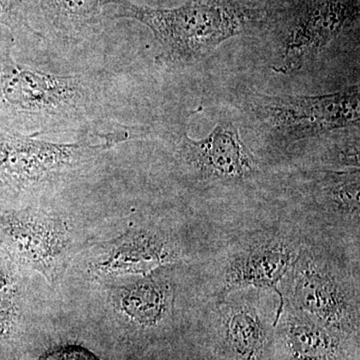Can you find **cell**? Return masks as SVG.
<instances>
[{
    "mask_svg": "<svg viewBox=\"0 0 360 360\" xmlns=\"http://www.w3.org/2000/svg\"><path fill=\"white\" fill-rule=\"evenodd\" d=\"M103 87L90 75H54L22 65L13 58V40L0 44V131L101 139L103 132L96 129L104 112Z\"/></svg>",
    "mask_w": 360,
    "mask_h": 360,
    "instance_id": "6da1fadb",
    "label": "cell"
},
{
    "mask_svg": "<svg viewBox=\"0 0 360 360\" xmlns=\"http://www.w3.org/2000/svg\"><path fill=\"white\" fill-rule=\"evenodd\" d=\"M115 18L139 21L160 45L158 58L174 68L200 63L220 44L262 20V11L233 0H191L170 9L139 6L130 0L115 4Z\"/></svg>",
    "mask_w": 360,
    "mask_h": 360,
    "instance_id": "7a4b0ae2",
    "label": "cell"
},
{
    "mask_svg": "<svg viewBox=\"0 0 360 360\" xmlns=\"http://www.w3.org/2000/svg\"><path fill=\"white\" fill-rule=\"evenodd\" d=\"M115 144L89 137L58 143L0 131V191L34 194L68 181Z\"/></svg>",
    "mask_w": 360,
    "mask_h": 360,
    "instance_id": "3957f363",
    "label": "cell"
},
{
    "mask_svg": "<svg viewBox=\"0 0 360 360\" xmlns=\"http://www.w3.org/2000/svg\"><path fill=\"white\" fill-rule=\"evenodd\" d=\"M79 245L75 226L60 213L35 206L0 208V255L51 285L61 281Z\"/></svg>",
    "mask_w": 360,
    "mask_h": 360,
    "instance_id": "277c9868",
    "label": "cell"
},
{
    "mask_svg": "<svg viewBox=\"0 0 360 360\" xmlns=\"http://www.w3.org/2000/svg\"><path fill=\"white\" fill-rule=\"evenodd\" d=\"M255 112L277 136L292 141L359 127V86L321 96H260Z\"/></svg>",
    "mask_w": 360,
    "mask_h": 360,
    "instance_id": "5b68a950",
    "label": "cell"
},
{
    "mask_svg": "<svg viewBox=\"0 0 360 360\" xmlns=\"http://www.w3.org/2000/svg\"><path fill=\"white\" fill-rule=\"evenodd\" d=\"M293 272L295 309L335 333L359 329V302L330 266L314 257L300 255Z\"/></svg>",
    "mask_w": 360,
    "mask_h": 360,
    "instance_id": "8992f818",
    "label": "cell"
},
{
    "mask_svg": "<svg viewBox=\"0 0 360 360\" xmlns=\"http://www.w3.org/2000/svg\"><path fill=\"white\" fill-rule=\"evenodd\" d=\"M179 259V251L162 232L136 227L99 245L89 270L98 278L146 276Z\"/></svg>",
    "mask_w": 360,
    "mask_h": 360,
    "instance_id": "52a82bcc",
    "label": "cell"
},
{
    "mask_svg": "<svg viewBox=\"0 0 360 360\" xmlns=\"http://www.w3.org/2000/svg\"><path fill=\"white\" fill-rule=\"evenodd\" d=\"M180 155L203 179L243 181L258 172L257 158L231 122H219L205 139L180 137Z\"/></svg>",
    "mask_w": 360,
    "mask_h": 360,
    "instance_id": "ba28073f",
    "label": "cell"
},
{
    "mask_svg": "<svg viewBox=\"0 0 360 360\" xmlns=\"http://www.w3.org/2000/svg\"><path fill=\"white\" fill-rule=\"evenodd\" d=\"M300 255L290 241L281 238H265L250 243L233 253L225 264L222 274L224 296L248 288L274 290L281 300L276 324L284 309V298L279 286L286 274L295 269Z\"/></svg>",
    "mask_w": 360,
    "mask_h": 360,
    "instance_id": "9c48e42d",
    "label": "cell"
},
{
    "mask_svg": "<svg viewBox=\"0 0 360 360\" xmlns=\"http://www.w3.org/2000/svg\"><path fill=\"white\" fill-rule=\"evenodd\" d=\"M34 6L44 27L63 44H77L101 27L103 11L120 0H25Z\"/></svg>",
    "mask_w": 360,
    "mask_h": 360,
    "instance_id": "30bf717a",
    "label": "cell"
},
{
    "mask_svg": "<svg viewBox=\"0 0 360 360\" xmlns=\"http://www.w3.org/2000/svg\"><path fill=\"white\" fill-rule=\"evenodd\" d=\"M340 2L315 7L300 21L288 39L277 73L292 75L303 68L309 58L317 54L340 32L347 15Z\"/></svg>",
    "mask_w": 360,
    "mask_h": 360,
    "instance_id": "8fae6325",
    "label": "cell"
},
{
    "mask_svg": "<svg viewBox=\"0 0 360 360\" xmlns=\"http://www.w3.org/2000/svg\"><path fill=\"white\" fill-rule=\"evenodd\" d=\"M113 298L116 309L130 322L141 328H153L169 312L174 290L167 281L146 276L116 288Z\"/></svg>",
    "mask_w": 360,
    "mask_h": 360,
    "instance_id": "7c38bea8",
    "label": "cell"
},
{
    "mask_svg": "<svg viewBox=\"0 0 360 360\" xmlns=\"http://www.w3.org/2000/svg\"><path fill=\"white\" fill-rule=\"evenodd\" d=\"M309 315L295 309L288 314L285 343L290 360H340V340Z\"/></svg>",
    "mask_w": 360,
    "mask_h": 360,
    "instance_id": "4fadbf2b",
    "label": "cell"
},
{
    "mask_svg": "<svg viewBox=\"0 0 360 360\" xmlns=\"http://www.w3.org/2000/svg\"><path fill=\"white\" fill-rule=\"evenodd\" d=\"M224 340L234 360H262L265 328L257 310L246 302L226 305L222 311Z\"/></svg>",
    "mask_w": 360,
    "mask_h": 360,
    "instance_id": "5bb4252c",
    "label": "cell"
},
{
    "mask_svg": "<svg viewBox=\"0 0 360 360\" xmlns=\"http://www.w3.org/2000/svg\"><path fill=\"white\" fill-rule=\"evenodd\" d=\"M16 269L0 255V338H11L20 321V286Z\"/></svg>",
    "mask_w": 360,
    "mask_h": 360,
    "instance_id": "9a60e30c",
    "label": "cell"
},
{
    "mask_svg": "<svg viewBox=\"0 0 360 360\" xmlns=\"http://www.w3.org/2000/svg\"><path fill=\"white\" fill-rule=\"evenodd\" d=\"M329 200L338 212L359 217V172H331L328 180Z\"/></svg>",
    "mask_w": 360,
    "mask_h": 360,
    "instance_id": "2e32d148",
    "label": "cell"
},
{
    "mask_svg": "<svg viewBox=\"0 0 360 360\" xmlns=\"http://www.w3.org/2000/svg\"><path fill=\"white\" fill-rule=\"evenodd\" d=\"M30 23L32 18L25 0H0V25L18 37L26 35L35 40L44 39Z\"/></svg>",
    "mask_w": 360,
    "mask_h": 360,
    "instance_id": "e0dca14e",
    "label": "cell"
},
{
    "mask_svg": "<svg viewBox=\"0 0 360 360\" xmlns=\"http://www.w3.org/2000/svg\"><path fill=\"white\" fill-rule=\"evenodd\" d=\"M39 360H101L89 348L79 345H65L40 355Z\"/></svg>",
    "mask_w": 360,
    "mask_h": 360,
    "instance_id": "ac0fdd59",
    "label": "cell"
}]
</instances>
